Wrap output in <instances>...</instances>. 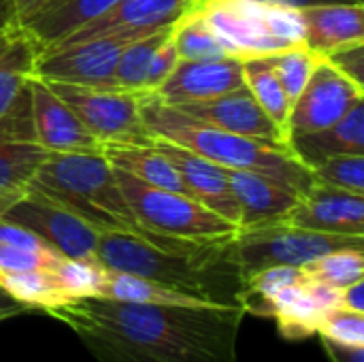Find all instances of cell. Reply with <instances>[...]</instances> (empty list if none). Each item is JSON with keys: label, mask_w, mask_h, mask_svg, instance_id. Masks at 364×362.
Returning <instances> with one entry per match:
<instances>
[{"label": "cell", "mask_w": 364, "mask_h": 362, "mask_svg": "<svg viewBox=\"0 0 364 362\" xmlns=\"http://www.w3.org/2000/svg\"><path fill=\"white\" fill-rule=\"evenodd\" d=\"M98 362H237L241 307L75 297L45 309Z\"/></svg>", "instance_id": "1"}, {"label": "cell", "mask_w": 364, "mask_h": 362, "mask_svg": "<svg viewBox=\"0 0 364 362\" xmlns=\"http://www.w3.org/2000/svg\"><path fill=\"white\" fill-rule=\"evenodd\" d=\"M232 237L198 241L154 233H100L96 260L105 269L151 280L200 303L243 309L247 288L230 252Z\"/></svg>", "instance_id": "2"}, {"label": "cell", "mask_w": 364, "mask_h": 362, "mask_svg": "<svg viewBox=\"0 0 364 362\" xmlns=\"http://www.w3.org/2000/svg\"><path fill=\"white\" fill-rule=\"evenodd\" d=\"M141 117L151 139H162L190 149L228 171H252L294 188L301 196L311 188L314 177L288 147H275L250 137L232 134L192 119L179 109L160 102L154 94L136 92Z\"/></svg>", "instance_id": "3"}, {"label": "cell", "mask_w": 364, "mask_h": 362, "mask_svg": "<svg viewBox=\"0 0 364 362\" xmlns=\"http://www.w3.org/2000/svg\"><path fill=\"white\" fill-rule=\"evenodd\" d=\"M51 203L75 213L98 233H130L145 237L102 154H47L30 181Z\"/></svg>", "instance_id": "4"}, {"label": "cell", "mask_w": 364, "mask_h": 362, "mask_svg": "<svg viewBox=\"0 0 364 362\" xmlns=\"http://www.w3.org/2000/svg\"><path fill=\"white\" fill-rule=\"evenodd\" d=\"M232 58H264L305 45L301 9L256 0H194Z\"/></svg>", "instance_id": "5"}, {"label": "cell", "mask_w": 364, "mask_h": 362, "mask_svg": "<svg viewBox=\"0 0 364 362\" xmlns=\"http://www.w3.org/2000/svg\"><path fill=\"white\" fill-rule=\"evenodd\" d=\"M113 171L136 224L147 233L179 239L215 241L228 239L239 230L235 224L188 194L147 186L119 169Z\"/></svg>", "instance_id": "6"}, {"label": "cell", "mask_w": 364, "mask_h": 362, "mask_svg": "<svg viewBox=\"0 0 364 362\" xmlns=\"http://www.w3.org/2000/svg\"><path fill=\"white\" fill-rule=\"evenodd\" d=\"M364 247V237H346L299 228L286 222L239 228L230 239V252L243 275L269 267H303L324 254Z\"/></svg>", "instance_id": "7"}, {"label": "cell", "mask_w": 364, "mask_h": 362, "mask_svg": "<svg viewBox=\"0 0 364 362\" xmlns=\"http://www.w3.org/2000/svg\"><path fill=\"white\" fill-rule=\"evenodd\" d=\"M43 81V79H41ZM55 96H60L81 119V124L100 143H130L149 145L151 134L147 132L136 92L83 87L70 83L45 81Z\"/></svg>", "instance_id": "8"}, {"label": "cell", "mask_w": 364, "mask_h": 362, "mask_svg": "<svg viewBox=\"0 0 364 362\" xmlns=\"http://www.w3.org/2000/svg\"><path fill=\"white\" fill-rule=\"evenodd\" d=\"M128 41L132 38L100 36L38 51L30 75L43 81L117 90L113 73L117 58Z\"/></svg>", "instance_id": "9"}, {"label": "cell", "mask_w": 364, "mask_h": 362, "mask_svg": "<svg viewBox=\"0 0 364 362\" xmlns=\"http://www.w3.org/2000/svg\"><path fill=\"white\" fill-rule=\"evenodd\" d=\"M0 220L36 233L47 245L68 260L96 258L100 233L75 213L36 192L28 190V194L17 201Z\"/></svg>", "instance_id": "10"}, {"label": "cell", "mask_w": 364, "mask_h": 362, "mask_svg": "<svg viewBox=\"0 0 364 362\" xmlns=\"http://www.w3.org/2000/svg\"><path fill=\"white\" fill-rule=\"evenodd\" d=\"M364 100V85L352 81L320 55L307 85L290 113V139L333 126L354 105Z\"/></svg>", "instance_id": "11"}, {"label": "cell", "mask_w": 364, "mask_h": 362, "mask_svg": "<svg viewBox=\"0 0 364 362\" xmlns=\"http://www.w3.org/2000/svg\"><path fill=\"white\" fill-rule=\"evenodd\" d=\"M192 2L194 0H119L107 13L87 21L79 30L70 32L53 47H64L70 43L100 38V36H126V38L147 36L151 32L173 26L179 19V15L192 6Z\"/></svg>", "instance_id": "12"}, {"label": "cell", "mask_w": 364, "mask_h": 362, "mask_svg": "<svg viewBox=\"0 0 364 362\" xmlns=\"http://www.w3.org/2000/svg\"><path fill=\"white\" fill-rule=\"evenodd\" d=\"M34 143L49 154H100L102 143L81 124L75 111L53 90L30 75Z\"/></svg>", "instance_id": "13"}, {"label": "cell", "mask_w": 364, "mask_h": 362, "mask_svg": "<svg viewBox=\"0 0 364 362\" xmlns=\"http://www.w3.org/2000/svg\"><path fill=\"white\" fill-rule=\"evenodd\" d=\"M166 105V102H164ZM179 109L181 113L190 115L192 119L232 132L241 137H250L275 147H288V139L282 134V130L271 122V117L262 111V107L256 102L252 92L243 85L239 90H232L224 96L205 100V102H190V105H171Z\"/></svg>", "instance_id": "14"}, {"label": "cell", "mask_w": 364, "mask_h": 362, "mask_svg": "<svg viewBox=\"0 0 364 362\" xmlns=\"http://www.w3.org/2000/svg\"><path fill=\"white\" fill-rule=\"evenodd\" d=\"M282 222L316 233L364 237V196L314 179L311 188Z\"/></svg>", "instance_id": "15"}, {"label": "cell", "mask_w": 364, "mask_h": 362, "mask_svg": "<svg viewBox=\"0 0 364 362\" xmlns=\"http://www.w3.org/2000/svg\"><path fill=\"white\" fill-rule=\"evenodd\" d=\"M151 145L175 166L194 201H198L200 205L215 211L239 228L241 211L230 190L228 171L224 166L162 139H151Z\"/></svg>", "instance_id": "16"}, {"label": "cell", "mask_w": 364, "mask_h": 362, "mask_svg": "<svg viewBox=\"0 0 364 362\" xmlns=\"http://www.w3.org/2000/svg\"><path fill=\"white\" fill-rule=\"evenodd\" d=\"M239 87H243V75L241 60L237 58L218 62L179 60L168 79L151 94L166 105H190L224 96Z\"/></svg>", "instance_id": "17"}, {"label": "cell", "mask_w": 364, "mask_h": 362, "mask_svg": "<svg viewBox=\"0 0 364 362\" xmlns=\"http://www.w3.org/2000/svg\"><path fill=\"white\" fill-rule=\"evenodd\" d=\"M228 181L241 211L239 228L282 222L301 201V194L288 183L252 171H228Z\"/></svg>", "instance_id": "18"}, {"label": "cell", "mask_w": 364, "mask_h": 362, "mask_svg": "<svg viewBox=\"0 0 364 362\" xmlns=\"http://www.w3.org/2000/svg\"><path fill=\"white\" fill-rule=\"evenodd\" d=\"M305 45L320 55L364 43L363 2H335L301 9Z\"/></svg>", "instance_id": "19"}, {"label": "cell", "mask_w": 364, "mask_h": 362, "mask_svg": "<svg viewBox=\"0 0 364 362\" xmlns=\"http://www.w3.org/2000/svg\"><path fill=\"white\" fill-rule=\"evenodd\" d=\"M119 0H47L38 11L19 21V28L32 38L38 51L79 30L87 21L107 13Z\"/></svg>", "instance_id": "20"}, {"label": "cell", "mask_w": 364, "mask_h": 362, "mask_svg": "<svg viewBox=\"0 0 364 362\" xmlns=\"http://www.w3.org/2000/svg\"><path fill=\"white\" fill-rule=\"evenodd\" d=\"M290 151L307 169L335 156L364 154V100L354 105L333 126L292 137Z\"/></svg>", "instance_id": "21"}, {"label": "cell", "mask_w": 364, "mask_h": 362, "mask_svg": "<svg viewBox=\"0 0 364 362\" xmlns=\"http://www.w3.org/2000/svg\"><path fill=\"white\" fill-rule=\"evenodd\" d=\"M100 154L113 169H119L134 179L156 186L171 192L188 194L186 183L181 181L175 166L149 143V145H130V143H102Z\"/></svg>", "instance_id": "22"}, {"label": "cell", "mask_w": 364, "mask_h": 362, "mask_svg": "<svg viewBox=\"0 0 364 362\" xmlns=\"http://www.w3.org/2000/svg\"><path fill=\"white\" fill-rule=\"evenodd\" d=\"M47 154L34 141H0V218L28 194Z\"/></svg>", "instance_id": "23"}, {"label": "cell", "mask_w": 364, "mask_h": 362, "mask_svg": "<svg viewBox=\"0 0 364 362\" xmlns=\"http://www.w3.org/2000/svg\"><path fill=\"white\" fill-rule=\"evenodd\" d=\"M241 75H243V85L252 92L256 102L271 117V122L282 130V134L288 139V145H290L292 102L286 96L279 79L275 77L267 55L264 58H245V60H241Z\"/></svg>", "instance_id": "24"}, {"label": "cell", "mask_w": 364, "mask_h": 362, "mask_svg": "<svg viewBox=\"0 0 364 362\" xmlns=\"http://www.w3.org/2000/svg\"><path fill=\"white\" fill-rule=\"evenodd\" d=\"M171 36L177 49L179 60L188 62H218L232 58L226 45L218 38V34L211 30L203 13L194 6L181 13L179 19L171 26Z\"/></svg>", "instance_id": "25"}, {"label": "cell", "mask_w": 364, "mask_h": 362, "mask_svg": "<svg viewBox=\"0 0 364 362\" xmlns=\"http://www.w3.org/2000/svg\"><path fill=\"white\" fill-rule=\"evenodd\" d=\"M36 53V45L21 28L15 30L6 47L0 51V119L28 90V79Z\"/></svg>", "instance_id": "26"}, {"label": "cell", "mask_w": 364, "mask_h": 362, "mask_svg": "<svg viewBox=\"0 0 364 362\" xmlns=\"http://www.w3.org/2000/svg\"><path fill=\"white\" fill-rule=\"evenodd\" d=\"M0 288L15 301L43 312L70 299L58 273L49 269L26 273H0Z\"/></svg>", "instance_id": "27"}, {"label": "cell", "mask_w": 364, "mask_h": 362, "mask_svg": "<svg viewBox=\"0 0 364 362\" xmlns=\"http://www.w3.org/2000/svg\"><path fill=\"white\" fill-rule=\"evenodd\" d=\"M168 32H171V26L126 43V47L122 49V53L117 58L115 73H113L117 90H124V92H141L143 90L151 58H154L156 49L160 47V43L168 36Z\"/></svg>", "instance_id": "28"}, {"label": "cell", "mask_w": 364, "mask_h": 362, "mask_svg": "<svg viewBox=\"0 0 364 362\" xmlns=\"http://www.w3.org/2000/svg\"><path fill=\"white\" fill-rule=\"evenodd\" d=\"M309 282L331 286V288H348L356 282H360L364 275V256L363 250L348 247L337 250L331 254H324L307 265L301 267Z\"/></svg>", "instance_id": "29"}, {"label": "cell", "mask_w": 364, "mask_h": 362, "mask_svg": "<svg viewBox=\"0 0 364 362\" xmlns=\"http://www.w3.org/2000/svg\"><path fill=\"white\" fill-rule=\"evenodd\" d=\"M275 77L279 79L286 96L290 98V102L294 105V100L299 98V94L303 92V87L307 85L320 53H316L314 49H309L307 45H296L284 51H277L273 55H267Z\"/></svg>", "instance_id": "30"}, {"label": "cell", "mask_w": 364, "mask_h": 362, "mask_svg": "<svg viewBox=\"0 0 364 362\" xmlns=\"http://www.w3.org/2000/svg\"><path fill=\"white\" fill-rule=\"evenodd\" d=\"M311 177L324 186L364 196V154L335 156L314 164Z\"/></svg>", "instance_id": "31"}, {"label": "cell", "mask_w": 364, "mask_h": 362, "mask_svg": "<svg viewBox=\"0 0 364 362\" xmlns=\"http://www.w3.org/2000/svg\"><path fill=\"white\" fill-rule=\"evenodd\" d=\"M320 337L335 339L348 346H364V314L348 312L341 307L328 309L318 322Z\"/></svg>", "instance_id": "32"}, {"label": "cell", "mask_w": 364, "mask_h": 362, "mask_svg": "<svg viewBox=\"0 0 364 362\" xmlns=\"http://www.w3.org/2000/svg\"><path fill=\"white\" fill-rule=\"evenodd\" d=\"M64 256L55 252H30L0 243V273H26L49 269L55 271L62 265Z\"/></svg>", "instance_id": "33"}, {"label": "cell", "mask_w": 364, "mask_h": 362, "mask_svg": "<svg viewBox=\"0 0 364 362\" xmlns=\"http://www.w3.org/2000/svg\"><path fill=\"white\" fill-rule=\"evenodd\" d=\"M177 62H179V55H177L173 36L168 32V36L160 43V47L156 49V53L151 58V64H149V70H147V77H145V83H143L141 92H147V94L156 92L168 79V75L173 73Z\"/></svg>", "instance_id": "34"}, {"label": "cell", "mask_w": 364, "mask_h": 362, "mask_svg": "<svg viewBox=\"0 0 364 362\" xmlns=\"http://www.w3.org/2000/svg\"><path fill=\"white\" fill-rule=\"evenodd\" d=\"M0 243L11 245V247H19V250H30V252H55L36 233H32L19 224L6 222V220H0Z\"/></svg>", "instance_id": "35"}, {"label": "cell", "mask_w": 364, "mask_h": 362, "mask_svg": "<svg viewBox=\"0 0 364 362\" xmlns=\"http://www.w3.org/2000/svg\"><path fill=\"white\" fill-rule=\"evenodd\" d=\"M335 68H339L343 75H348L352 81L364 85V43L360 45H350V47H343V49H337L333 53H326L324 55Z\"/></svg>", "instance_id": "36"}, {"label": "cell", "mask_w": 364, "mask_h": 362, "mask_svg": "<svg viewBox=\"0 0 364 362\" xmlns=\"http://www.w3.org/2000/svg\"><path fill=\"white\" fill-rule=\"evenodd\" d=\"M322 346L333 362H364V346H348L328 337H322Z\"/></svg>", "instance_id": "37"}, {"label": "cell", "mask_w": 364, "mask_h": 362, "mask_svg": "<svg viewBox=\"0 0 364 362\" xmlns=\"http://www.w3.org/2000/svg\"><path fill=\"white\" fill-rule=\"evenodd\" d=\"M364 282H356L348 288H341L339 292V307L348 309V312H356V314H364V299H363Z\"/></svg>", "instance_id": "38"}, {"label": "cell", "mask_w": 364, "mask_h": 362, "mask_svg": "<svg viewBox=\"0 0 364 362\" xmlns=\"http://www.w3.org/2000/svg\"><path fill=\"white\" fill-rule=\"evenodd\" d=\"M17 28H19V19L13 0H0V36H6Z\"/></svg>", "instance_id": "39"}, {"label": "cell", "mask_w": 364, "mask_h": 362, "mask_svg": "<svg viewBox=\"0 0 364 362\" xmlns=\"http://www.w3.org/2000/svg\"><path fill=\"white\" fill-rule=\"evenodd\" d=\"M28 312H32V307H28V305L15 301L13 297H9V294L0 288V322H2V320H9V318H15V316H19V314H28Z\"/></svg>", "instance_id": "40"}, {"label": "cell", "mask_w": 364, "mask_h": 362, "mask_svg": "<svg viewBox=\"0 0 364 362\" xmlns=\"http://www.w3.org/2000/svg\"><path fill=\"white\" fill-rule=\"evenodd\" d=\"M256 2L279 4V6H290V9H307V6H316V4H335V2H363V0H256Z\"/></svg>", "instance_id": "41"}, {"label": "cell", "mask_w": 364, "mask_h": 362, "mask_svg": "<svg viewBox=\"0 0 364 362\" xmlns=\"http://www.w3.org/2000/svg\"><path fill=\"white\" fill-rule=\"evenodd\" d=\"M45 2H47V0H13L15 11H17V19L21 21V19H26V17H30L34 11L41 9Z\"/></svg>", "instance_id": "42"}, {"label": "cell", "mask_w": 364, "mask_h": 362, "mask_svg": "<svg viewBox=\"0 0 364 362\" xmlns=\"http://www.w3.org/2000/svg\"><path fill=\"white\" fill-rule=\"evenodd\" d=\"M13 34H15V30H13L11 34H6V36H0V51H2L4 47H6V43H9V38H11Z\"/></svg>", "instance_id": "43"}]
</instances>
